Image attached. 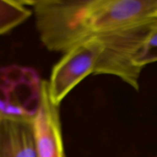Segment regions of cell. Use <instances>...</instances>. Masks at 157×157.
<instances>
[{
	"mask_svg": "<svg viewBox=\"0 0 157 157\" xmlns=\"http://www.w3.org/2000/svg\"><path fill=\"white\" fill-rule=\"evenodd\" d=\"M157 61V21L153 23L140 47L134 58V64L137 67H143L150 63Z\"/></svg>",
	"mask_w": 157,
	"mask_h": 157,
	"instance_id": "ba28073f",
	"label": "cell"
},
{
	"mask_svg": "<svg viewBox=\"0 0 157 157\" xmlns=\"http://www.w3.org/2000/svg\"><path fill=\"white\" fill-rule=\"evenodd\" d=\"M31 14L24 1L0 0V35L22 23Z\"/></svg>",
	"mask_w": 157,
	"mask_h": 157,
	"instance_id": "52a82bcc",
	"label": "cell"
},
{
	"mask_svg": "<svg viewBox=\"0 0 157 157\" xmlns=\"http://www.w3.org/2000/svg\"><path fill=\"white\" fill-rule=\"evenodd\" d=\"M157 20V0H91L93 36Z\"/></svg>",
	"mask_w": 157,
	"mask_h": 157,
	"instance_id": "277c9868",
	"label": "cell"
},
{
	"mask_svg": "<svg viewBox=\"0 0 157 157\" xmlns=\"http://www.w3.org/2000/svg\"><path fill=\"white\" fill-rule=\"evenodd\" d=\"M38 157H65L58 106L51 101L48 81H41L38 109L34 116Z\"/></svg>",
	"mask_w": 157,
	"mask_h": 157,
	"instance_id": "5b68a950",
	"label": "cell"
},
{
	"mask_svg": "<svg viewBox=\"0 0 157 157\" xmlns=\"http://www.w3.org/2000/svg\"><path fill=\"white\" fill-rule=\"evenodd\" d=\"M33 6L36 25L48 50L66 53L92 38L89 24L91 0L24 1Z\"/></svg>",
	"mask_w": 157,
	"mask_h": 157,
	"instance_id": "6da1fadb",
	"label": "cell"
},
{
	"mask_svg": "<svg viewBox=\"0 0 157 157\" xmlns=\"http://www.w3.org/2000/svg\"><path fill=\"white\" fill-rule=\"evenodd\" d=\"M0 157H38L34 117L0 114Z\"/></svg>",
	"mask_w": 157,
	"mask_h": 157,
	"instance_id": "8992f818",
	"label": "cell"
},
{
	"mask_svg": "<svg viewBox=\"0 0 157 157\" xmlns=\"http://www.w3.org/2000/svg\"><path fill=\"white\" fill-rule=\"evenodd\" d=\"M103 47L100 38L94 36L72 48L54 66L48 87L55 105L59 106L82 80L94 73Z\"/></svg>",
	"mask_w": 157,
	"mask_h": 157,
	"instance_id": "3957f363",
	"label": "cell"
},
{
	"mask_svg": "<svg viewBox=\"0 0 157 157\" xmlns=\"http://www.w3.org/2000/svg\"><path fill=\"white\" fill-rule=\"evenodd\" d=\"M156 21L96 35L104 47L94 74L115 75L138 90L143 68L135 65L134 58Z\"/></svg>",
	"mask_w": 157,
	"mask_h": 157,
	"instance_id": "7a4b0ae2",
	"label": "cell"
}]
</instances>
